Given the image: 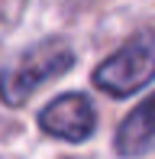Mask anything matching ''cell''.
<instances>
[{
    "label": "cell",
    "instance_id": "1",
    "mask_svg": "<svg viewBox=\"0 0 155 159\" xmlns=\"http://www.w3.org/2000/svg\"><path fill=\"white\" fill-rule=\"evenodd\" d=\"M74 49L65 39H39L0 71V101L6 107L26 104L45 81L65 75L74 65Z\"/></svg>",
    "mask_w": 155,
    "mask_h": 159
},
{
    "label": "cell",
    "instance_id": "2",
    "mask_svg": "<svg viewBox=\"0 0 155 159\" xmlns=\"http://www.w3.org/2000/svg\"><path fill=\"white\" fill-rule=\"evenodd\" d=\"M155 81V30L136 33L107 62L94 68V88L110 98H129Z\"/></svg>",
    "mask_w": 155,
    "mask_h": 159
},
{
    "label": "cell",
    "instance_id": "3",
    "mask_svg": "<svg viewBox=\"0 0 155 159\" xmlns=\"http://www.w3.org/2000/svg\"><path fill=\"white\" fill-rule=\"evenodd\" d=\"M39 127L42 133L58 136L68 143H84L97 130V111L84 94H58L39 111Z\"/></svg>",
    "mask_w": 155,
    "mask_h": 159
},
{
    "label": "cell",
    "instance_id": "4",
    "mask_svg": "<svg viewBox=\"0 0 155 159\" xmlns=\"http://www.w3.org/2000/svg\"><path fill=\"white\" fill-rule=\"evenodd\" d=\"M152 143H155V91L132 114H126V120L119 124L116 136H113V149L123 159H136Z\"/></svg>",
    "mask_w": 155,
    "mask_h": 159
}]
</instances>
